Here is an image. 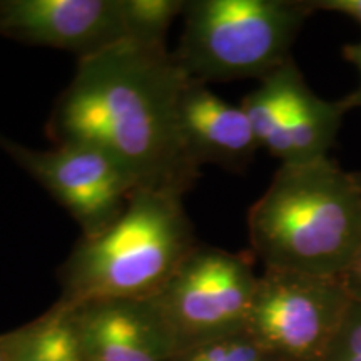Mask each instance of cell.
I'll return each instance as SVG.
<instances>
[{"label":"cell","mask_w":361,"mask_h":361,"mask_svg":"<svg viewBox=\"0 0 361 361\" xmlns=\"http://www.w3.org/2000/svg\"><path fill=\"white\" fill-rule=\"evenodd\" d=\"M258 278L239 255L197 245L147 301L178 353L246 329Z\"/></svg>","instance_id":"5"},{"label":"cell","mask_w":361,"mask_h":361,"mask_svg":"<svg viewBox=\"0 0 361 361\" xmlns=\"http://www.w3.org/2000/svg\"><path fill=\"white\" fill-rule=\"evenodd\" d=\"M355 179L358 180V184L361 186V173H355Z\"/></svg>","instance_id":"20"},{"label":"cell","mask_w":361,"mask_h":361,"mask_svg":"<svg viewBox=\"0 0 361 361\" xmlns=\"http://www.w3.org/2000/svg\"><path fill=\"white\" fill-rule=\"evenodd\" d=\"M247 231L266 269L341 278L361 247V186L329 157L281 164Z\"/></svg>","instance_id":"2"},{"label":"cell","mask_w":361,"mask_h":361,"mask_svg":"<svg viewBox=\"0 0 361 361\" xmlns=\"http://www.w3.org/2000/svg\"><path fill=\"white\" fill-rule=\"evenodd\" d=\"M168 47L119 40L80 57L54 106V144H80L114 161L137 188L186 194L200 178L179 129L189 82Z\"/></svg>","instance_id":"1"},{"label":"cell","mask_w":361,"mask_h":361,"mask_svg":"<svg viewBox=\"0 0 361 361\" xmlns=\"http://www.w3.org/2000/svg\"><path fill=\"white\" fill-rule=\"evenodd\" d=\"M89 361H173V341L147 300L75 306Z\"/></svg>","instance_id":"10"},{"label":"cell","mask_w":361,"mask_h":361,"mask_svg":"<svg viewBox=\"0 0 361 361\" xmlns=\"http://www.w3.org/2000/svg\"><path fill=\"white\" fill-rule=\"evenodd\" d=\"M341 279L343 283H345L350 296L361 301V247L358 250V252H356L353 261H351L348 269L343 273Z\"/></svg>","instance_id":"17"},{"label":"cell","mask_w":361,"mask_h":361,"mask_svg":"<svg viewBox=\"0 0 361 361\" xmlns=\"http://www.w3.org/2000/svg\"><path fill=\"white\" fill-rule=\"evenodd\" d=\"M311 12L310 2L295 0H191L174 59L202 84L263 79L291 61Z\"/></svg>","instance_id":"4"},{"label":"cell","mask_w":361,"mask_h":361,"mask_svg":"<svg viewBox=\"0 0 361 361\" xmlns=\"http://www.w3.org/2000/svg\"><path fill=\"white\" fill-rule=\"evenodd\" d=\"M16 355V329L0 335V361H13Z\"/></svg>","instance_id":"19"},{"label":"cell","mask_w":361,"mask_h":361,"mask_svg":"<svg viewBox=\"0 0 361 361\" xmlns=\"http://www.w3.org/2000/svg\"><path fill=\"white\" fill-rule=\"evenodd\" d=\"M343 56H345L346 61L351 62V64H353L361 74V42L343 45ZM345 101L350 107L361 106V85H360V89L353 94V96L345 99Z\"/></svg>","instance_id":"18"},{"label":"cell","mask_w":361,"mask_h":361,"mask_svg":"<svg viewBox=\"0 0 361 361\" xmlns=\"http://www.w3.org/2000/svg\"><path fill=\"white\" fill-rule=\"evenodd\" d=\"M188 0H121L124 40L166 47V34L179 16H184Z\"/></svg>","instance_id":"14"},{"label":"cell","mask_w":361,"mask_h":361,"mask_svg":"<svg viewBox=\"0 0 361 361\" xmlns=\"http://www.w3.org/2000/svg\"><path fill=\"white\" fill-rule=\"evenodd\" d=\"M173 361H278L247 329L178 351Z\"/></svg>","instance_id":"15"},{"label":"cell","mask_w":361,"mask_h":361,"mask_svg":"<svg viewBox=\"0 0 361 361\" xmlns=\"http://www.w3.org/2000/svg\"><path fill=\"white\" fill-rule=\"evenodd\" d=\"M171 189L137 188L123 214L75 245L59 269L61 303L149 300L197 243L183 202Z\"/></svg>","instance_id":"3"},{"label":"cell","mask_w":361,"mask_h":361,"mask_svg":"<svg viewBox=\"0 0 361 361\" xmlns=\"http://www.w3.org/2000/svg\"><path fill=\"white\" fill-rule=\"evenodd\" d=\"M346 109H350L346 101H324L311 92L308 85H301L284 130L279 156L281 164H300L328 157Z\"/></svg>","instance_id":"11"},{"label":"cell","mask_w":361,"mask_h":361,"mask_svg":"<svg viewBox=\"0 0 361 361\" xmlns=\"http://www.w3.org/2000/svg\"><path fill=\"white\" fill-rule=\"evenodd\" d=\"M13 361H89L75 306L57 301L47 313L17 328Z\"/></svg>","instance_id":"13"},{"label":"cell","mask_w":361,"mask_h":361,"mask_svg":"<svg viewBox=\"0 0 361 361\" xmlns=\"http://www.w3.org/2000/svg\"><path fill=\"white\" fill-rule=\"evenodd\" d=\"M348 298L341 278L264 269L246 329L278 361L308 360L341 328Z\"/></svg>","instance_id":"6"},{"label":"cell","mask_w":361,"mask_h":361,"mask_svg":"<svg viewBox=\"0 0 361 361\" xmlns=\"http://www.w3.org/2000/svg\"><path fill=\"white\" fill-rule=\"evenodd\" d=\"M179 129L189 159L200 169L204 164L241 169L259 149L241 104H229L192 79L179 101Z\"/></svg>","instance_id":"9"},{"label":"cell","mask_w":361,"mask_h":361,"mask_svg":"<svg viewBox=\"0 0 361 361\" xmlns=\"http://www.w3.org/2000/svg\"><path fill=\"white\" fill-rule=\"evenodd\" d=\"M0 35L90 56L124 40L121 0H0Z\"/></svg>","instance_id":"8"},{"label":"cell","mask_w":361,"mask_h":361,"mask_svg":"<svg viewBox=\"0 0 361 361\" xmlns=\"http://www.w3.org/2000/svg\"><path fill=\"white\" fill-rule=\"evenodd\" d=\"M310 7L313 11L341 13L361 24V0H316V2H310Z\"/></svg>","instance_id":"16"},{"label":"cell","mask_w":361,"mask_h":361,"mask_svg":"<svg viewBox=\"0 0 361 361\" xmlns=\"http://www.w3.org/2000/svg\"><path fill=\"white\" fill-rule=\"evenodd\" d=\"M0 149L69 211L84 238L96 236L114 223L137 189L114 161L80 144L32 149L0 133Z\"/></svg>","instance_id":"7"},{"label":"cell","mask_w":361,"mask_h":361,"mask_svg":"<svg viewBox=\"0 0 361 361\" xmlns=\"http://www.w3.org/2000/svg\"><path fill=\"white\" fill-rule=\"evenodd\" d=\"M303 84V75L295 62L288 61L261 79L258 87L251 90L241 102L259 147L268 149L271 156L278 159L281 156L284 130L290 123L293 104Z\"/></svg>","instance_id":"12"}]
</instances>
